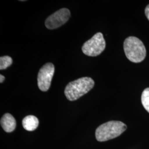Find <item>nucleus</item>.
I'll list each match as a JSON object with an SVG mask.
<instances>
[{
    "label": "nucleus",
    "instance_id": "obj_11",
    "mask_svg": "<svg viewBox=\"0 0 149 149\" xmlns=\"http://www.w3.org/2000/svg\"><path fill=\"white\" fill-rule=\"evenodd\" d=\"M145 15L146 16L147 18L149 19V5L146 6L145 10Z\"/></svg>",
    "mask_w": 149,
    "mask_h": 149
},
{
    "label": "nucleus",
    "instance_id": "obj_8",
    "mask_svg": "<svg viewBox=\"0 0 149 149\" xmlns=\"http://www.w3.org/2000/svg\"><path fill=\"white\" fill-rule=\"evenodd\" d=\"M22 125L24 129L27 131H34L38 127L39 120L37 118L34 116H28L23 119Z\"/></svg>",
    "mask_w": 149,
    "mask_h": 149
},
{
    "label": "nucleus",
    "instance_id": "obj_4",
    "mask_svg": "<svg viewBox=\"0 0 149 149\" xmlns=\"http://www.w3.org/2000/svg\"><path fill=\"white\" fill-rule=\"evenodd\" d=\"M106 42L102 33L98 32L86 41L82 47V51L89 56H97L104 51Z\"/></svg>",
    "mask_w": 149,
    "mask_h": 149
},
{
    "label": "nucleus",
    "instance_id": "obj_10",
    "mask_svg": "<svg viewBox=\"0 0 149 149\" xmlns=\"http://www.w3.org/2000/svg\"><path fill=\"white\" fill-rule=\"evenodd\" d=\"M141 102L144 108L149 113V88L145 89L143 92Z\"/></svg>",
    "mask_w": 149,
    "mask_h": 149
},
{
    "label": "nucleus",
    "instance_id": "obj_9",
    "mask_svg": "<svg viewBox=\"0 0 149 149\" xmlns=\"http://www.w3.org/2000/svg\"><path fill=\"white\" fill-rule=\"evenodd\" d=\"M12 64V59L9 56H4L0 58V70L6 69Z\"/></svg>",
    "mask_w": 149,
    "mask_h": 149
},
{
    "label": "nucleus",
    "instance_id": "obj_1",
    "mask_svg": "<svg viewBox=\"0 0 149 149\" xmlns=\"http://www.w3.org/2000/svg\"><path fill=\"white\" fill-rule=\"evenodd\" d=\"M94 85L95 82L91 77H81L68 84L64 91L65 95L70 101H76L88 93Z\"/></svg>",
    "mask_w": 149,
    "mask_h": 149
},
{
    "label": "nucleus",
    "instance_id": "obj_5",
    "mask_svg": "<svg viewBox=\"0 0 149 149\" xmlns=\"http://www.w3.org/2000/svg\"><path fill=\"white\" fill-rule=\"evenodd\" d=\"M55 72V67L52 63L45 64L40 69L38 74V86L42 91L46 92L49 89Z\"/></svg>",
    "mask_w": 149,
    "mask_h": 149
},
{
    "label": "nucleus",
    "instance_id": "obj_2",
    "mask_svg": "<svg viewBox=\"0 0 149 149\" xmlns=\"http://www.w3.org/2000/svg\"><path fill=\"white\" fill-rule=\"evenodd\" d=\"M123 47L127 58L130 61L138 63L145 58L146 49L143 43L138 38L129 37L126 38Z\"/></svg>",
    "mask_w": 149,
    "mask_h": 149
},
{
    "label": "nucleus",
    "instance_id": "obj_6",
    "mask_svg": "<svg viewBox=\"0 0 149 149\" xmlns=\"http://www.w3.org/2000/svg\"><path fill=\"white\" fill-rule=\"evenodd\" d=\"M70 15L69 10L61 8L48 17L45 22V26L49 29H56L68 21Z\"/></svg>",
    "mask_w": 149,
    "mask_h": 149
},
{
    "label": "nucleus",
    "instance_id": "obj_12",
    "mask_svg": "<svg viewBox=\"0 0 149 149\" xmlns=\"http://www.w3.org/2000/svg\"><path fill=\"white\" fill-rule=\"evenodd\" d=\"M5 79V76L3 75H2V74H0V82L2 83L4 81Z\"/></svg>",
    "mask_w": 149,
    "mask_h": 149
},
{
    "label": "nucleus",
    "instance_id": "obj_3",
    "mask_svg": "<svg viewBox=\"0 0 149 149\" xmlns=\"http://www.w3.org/2000/svg\"><path fill=\"white\" fill-rule=\"evenodd\" d=\"M127 128V125L122 122L109 121L97 128L96 138L98 141H106L119 136Z\"/></svg>",
    "mask_w": 149,
    "mask_h": 149
},
{
    "label": "nucleus",
    "instance_id": "obj_7",
    "mask_svg": "<svg viewBox=\"0 0 149 149\" xmlns=\"http://www.w3.org/2000/svg\"><path fill=\"white\" fill-rule=\"evenodd\" d=\"M1 125L6 132L11 133L16 129V120L11 114L6 113L1 119Z\"/></svg>",
    "mask_w": 149,
    "mask_h": 149
}]
</instances>
